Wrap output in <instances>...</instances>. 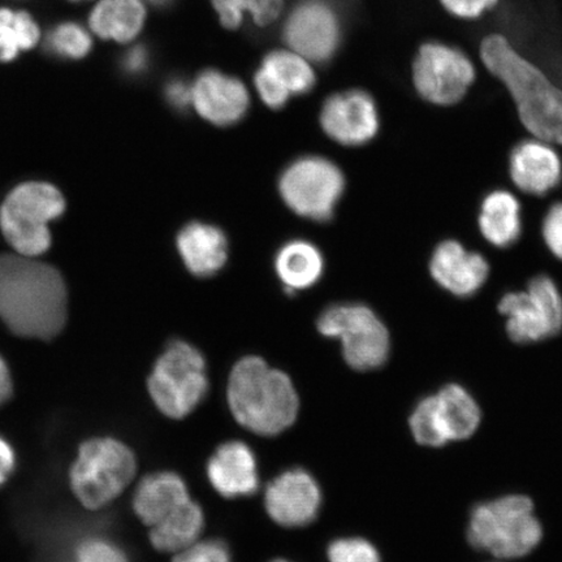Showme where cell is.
Instances as JSON below:
<instances>
[{"label":"cell","mask_w":562,"mask_h":562,"mask_svg":"<svg viewBox=\"0 0 562 562\" xmlns=\"http://www.w3.org/2000/svg\"><path fill=\"white\" fill-rule=\"evenodd\" d=\"M210 483L227 498L255 494L258 469L251 449L240 441H229L216 449L207 465Z\"/></svg>","instance_id":"cell-20"},{"label":"cell","mask_w":562,"mask_h":562,"mask_svg":"<svg viewBox=\"0 0 562 562\" xmlns=\"http://www.w3.org/2000/svg\"><path fill=\"white\" fill-rule=\"evenodd\" d=\"M482 240L495 250H508L524 236L522 201L505 187L491 189L480 202L476 214Z\"/></svg>","instance_id":"cell-19"},{"label":"cell","mask_w":562,"mask_h":562,"mask_svg":"<svg viewBox=\"0 0 562 562\" xmlns=\"http://www.w3.org/2000/svg\"><path fill=\"white\" fill-rule=\"evenodd\" d=\"M329 562H382L376 548L360 538L339 539L328 548Z\"/></svg>","instance_id":"cell-30"},{"label":"cell","mask_w":562,"mask_h":562,"mask_svg":"<svg viewBox=\"0 0 562 562\" xmlns=\"http://www.w3.org/2000/svg\"><path fill=\"white\" fill-rule=\"evenodd\" d=\"M203 525L205 517L200 505L189 498L164 521L150 527V540L160 552H180L196 542Z\"/></svg>","instance_id":"cell-25"},{"label":"cell","mask_w":562,"mask_h":562,"mask_svg":"<svg viewBox=\"0 0 562 562\" xmlns=\"http://www.w3.org/2000/svg\"><path fill=\"white\" fill-rule=\"evenodd\" d=\"M145 2L158 7V9H166V7L171 5L175 0H145Z\"/></svg>","instance_id":"cell-40"},{"label":"cell","mask_w":562,"mask_h":562,"mask_svg":"<svg viewBox=\"0 0 562 562\" xmlns=\"http://www.w3.org/2000/svg\"><path fill=\"white\" fill-rule=\"evenodd\" d=\"M187 484L178 474L164 472L144 477L138 484L133 508L145 525L153 527L189 501Z\"/></svg>","instance_id":"cell-23"},{"label":"cell","mask_w":562,"mask_h":562,"mask_svg":"<svg viewBox=\"0 0 562 562\" xmlns=\"http://www.w3.org/2000/svg\"><path fill=\"white\" fill-rule=\"evenodd\" d=\"M178 250L187 269L199 278L220 272L228 259V240L221 228L211 224H187L178 235Z\"/></svg>","instance_id":"cell-21"},{"label":"cell","mask_w":562,"mask_h":562,"mask_svg":"<svg viewBox=\"0 0 562 562\" xmlns=\"http://www.w3.org/2000/svg\"><path fill=\"white\" fill-rule=\"evenodd\" d=\"M41 41V30L31 13L0 7V63L16 60Z\"/></svg>","instance_id":"cell-27"},{"label":"cell","mask_w":562,"mask_h":562,"mask_svg":"<svg viewBox=\"0 0 562 562\" xmlns=\"http://www.w3.org/2000/svg\"><path fill=\"white\" fill-rule=\"evenodd\" d=\"M508 178L518 193L544 200L562 184V157L558 146L537 137H524L512 146Z\"/></svg>","instance_id":"cell-15"},{"label":"cell","mask_w":562,"mask_h":562,"mask_svg":"<svg viewBox=\"0 0 562 562\" xmlns=\"http://www.w3.org/2000/svg\"><path fill=\"white\" fill-rule=\"evenodd\" d=\"M496 308L513 342L538 344L562 333V291L550 273L539 272L521 290L504 292Z\"/></svg>","instance_id":"cell-6"},{"label":"cell","mask_w":562,"mask_h":562,"mask_svg":"<svg viewBox=\"0 0 562 562\" xmlns=\"http://www.w3.org/2000/svg\"><path fill=\"white\" fill-rule=\"evenodd\" d=\"M153 402L165 416H189L209 390L205 358L186 341H173L158 358L149 378Z\"/></svg>","instance_id":"cell-8"},{"label":"cell","mask_w":562,"mask_h":562,"mask_svg":"<svg viewBox=\"0 0 562 562\" xmlns=\"http://www.w3.org/2000/svg\"><path fill=\"white\" fill-rule=\"evenodd\" d=\"M468 537L477 551L513 560L536 550L542 542L543 529L529 497L508 495L474 508Z\"/></svg>","instance_id":"cell-4"},{"label":"cell","mask_w":562,"mask_h":562,"mask_svg":"<svg viewBox=\"0 0 562 562\" xmlns=\"http://www.w3.org/2000/svg\"><path fill=\"white\" fill-rule=\"evenodd\" d=\"M445 10L457 19L476 20L494 10L498 0H440Z\"/></svg>","instance_id":"cell-35"},{"label":"cell","mask_w":562,"mask_h":562,"mask_svg":"<svg viewBox=\"0 0 562 562\" xmlns=\"http://www.w3.org/2000/svg\"><path fill=\"white\" fill-rule=\"evenodd\" d=\"M272 562H290V561H285V560H276V561H272Z\"/></svg>","instance_id":"cell-41"},{"label":"cell","mask_w":562,"mask_h":562,"mask_svg":"<svg viewBox=\"0 0 562 562\" xmlns=\"http://www.w3.org/2000/svg\"><path fill=\"white\" fill-rule=\"evenodd\" d=\"M66 210L65 196L52 184L24 182L13 189L0 209V228L20 256L37 257L52 246L48 223Z\"/></svg>","instance_id":"cell-5"},{"label":"cell","mask_w":562,"mask_h":562,"mask_svg":"<svg viewBox=\"0 0 562 562\" xmlns=\"http://www.w3.org/2000/svg\"><path fill=\"white\" fill-rule=\"evenodd\" d=\"M67 290L58 270L24 256H0V319L13 334L53 339L65 327Z\"/></svg>","instance_id":"cell-1"},{"label":"cell","mask_w":562,"mask_h":562,"mask_svg":"<svg viewBox=\"0 0 562 562\" xmlns=\"http://www.w3.org/2000/svg\"><path fill=\"white\" fill-rule=\"evenodd\" d=\"M285 0H211L221 24L228 31H237L250 16L259 27L269 26L281 15Z\"/></svg>","instance_id":"cell-28"},{"label":"cell","mask_w":562,"mask_h":562,"mask_svg":"<svg viewBox=\"0 0 562 562\" xmlns=\"http://www.w3.org/2000/svg\"><path fill=\"white\" fill-rule=\"evenodd\" d=\"M121 63L126 75H144L150 66V52L145 46H132L123 55Z\"/></svg>","instance_id":"cell-37"},{"label":"cell","mask_w":562,"mask_h":562,"mask_svg":"<svg viewBox=\"0 0 562 562\" xmlns=\"http://www.w3.org/2000/svg\"><path fill=\"white\" fill-rule=\"evenodd\" d=\"M165 95L175 110L187 111L192 108V83L181 77H175L166 83Z\"/></svg>","instance_id":"cell-36"},{"label":"cell","mask_w":562,"mask_h":562,"mask_svg":"<svg viewBox=\"0 0 562 562\" xmlns=\"http://www.w3.org/2000/svg\"><path fill=\"white\" fill-rule=\"evenodd\" d=\"M267 72L283 87L291 97L311 93L316 83L312 61L291 48H279L267 54L261 63Z\"/></svg>","instance_id":"cell-26"},{"label":"cell","mask_w":562,"mask_h":562,"mask_svg":"<svg viewBox=\"0 0 562 562\" xmlns=\"http://www.w3.org/2000/svg\"><path fill=\"white\" fill-rule=\"evenodd\" d=\"M428 272L442 292L454 299L469 300L486 286L491 263L484 252L449 237L435 245Z\"/></svg>","instance_id":"cell-14"},{"label":"cell","mask_w":562,"mask_h":562,"mask_svg":"<svg viewBox=\"0 0 562 562\" xmlns=\"http://www.w3.org/2000/svg\"><path fill=\"white\" fill-rule=\"evenodd\" d=\"M173 562H231V553L221 540H206L178 552Z\"/></svg>","instance_id":"cell-32"},{"label":"cell","mask_w":562,"mask_h":562,"mask_svg":"<svg viewBox=\"0 0 562 562\" xmlns=\"http://www.w3.org/2000/svg\"><path fill=\"white\" fill-rule=\"evenodd\" d=\"M322 130L342 146H362L378 135L379 112L367 91L351 89L329 95L322 105Z\"/></svg>","instance_id":"cell-16"},{"label":"cell","mask_w":562,"mask_h":562,"mask_svg":"<svg viewBox=\"0 0 562 562\" xmlns=\"http://www.w3.org/2000/svg\"><path fill=\"white\" fill-rule=\"evenodd\" d=\"M481 409L459 384H449L437 395L420 400L411 416V430L420 446L439 448L473 437L481 425Z\"/></svg>","instance_id":"cell-12"},{"label":"cell","mask_w":562,"mask_h":562,"mask_svg":"<svg viewBox=\"0 0 562 562\" xmlns=\"http://www.w3.org/2000/svg\"><path fill=\"white\" fill-rule=\"evenodd\" d=\"M70 2H81V0H70Z\"/></svg>","instance_id":"cell-42"},{"label":"cell","mask_w":562,"mask_h":562,"mask_svg":"<svg viewBox=\"0 0 562 562\" xmlns=\"http://www.w3.org/2000/svg\"><path fill=\"white\" fill-rule=\"evenodd\" d=\"M266 509L273 521L285 527H301L314 521L321 509L318 483L302 469L288 470L267 487Z\"/></svg>","instance_id":"cell-18"},{"label":"cell","mask_w":562,"mask_h":562,"mask_svg":"<svg viewBox=\"0 0 562 562\" xmlns=\"http://www.w3.org/2000/svg\"><path fill=\"white\" fill-rule=\"evenodd\" d=\"M74 562H130L121 548L104 539H89L77 548Z\"/></svg>","instance_id":"cell-33"},{"label":"cell","mask_w":562,"mask_h":562,"mask_svg":"<svg viewBox=\"0 0 562 562\" xmlns=\"http://www.w3.org/2000/svg\"><path fill=\"white\" fill-rule=\"evenodd\" d=\"M288 48L312 63L334 58L341 44V23L325 0H304L288 16L283 27Z\"/></svg>","instance_id":"cell-13"},{"label":"cell","mask_w":562,"mask_h":562,"mask_svg":"<svg viewBox=\"0 0 562 562\" xmlns=\"http://www.w3.org/2000/svg\"><path fill=\"white\" fill-rule=\"evenodd\" d=\"M346 191L339 167L323 157H302L285 168L279 192L285 205L301 217L327 222Z\"/></svg>","instance_id":"cell-10"},{"label":"cell","mask_w":562,"mask_h":562,"mask_svg":"<svg viewBox=\"0 0 562 562\" xmlns=\"http://www.w3.org/2000/svg\"><path fill=\"white\" fill-rule=\"evenodd\" d=\"M319 333L336 337L350 368L369 371L383 367L389 360V329L370 307L362 304H339L326 308L319 316Z\"/></svg>","instance_id":"cell-9"},{"label":"cell","mask_w":562,"mask_h":562,"mask_svg":"<svg viewBox=\"0 0 562 562\" xmlns=\"http://www.w3.org/2000/svg\"><path fill=\"white\" fill-rule=\"evenodd\" d=\"M540 238L547 251L562 263V201H554L544 210L540 221Z\"/></svg>","instance_id":"cell-31"},{"label":"cell","mask_w":562,"mask_h":562,"mask_svg":"<svg viewBox=\"0 0 562 562\" xmlns=\"http://www.w3.org/2000/svg\"><path fill=\"white\" fill-rule=\"evenodd\" d=\"M192 108L216 126L240 123L250 108L249 90L236 76L206 69L192 82Z\"/></svg>","instance_id":"cell-17"},{"label":"cell","mask_w":562,"mask_h":562,"mask_svg":"<svg viewBox=\"0 0 562 562\" xmlns=\"http://www.w3.org/2000/svg\"><path fill=\"white\" fill-rule=\"evenodd\" d=\"M255 87L267 108L280 110L290 101V93L261 66L255 75Z\"/></svg>","instance_id":"cell-34"},{"label":"cell","mask_w":562,"mask_h":562,"mask_svg":"<svg viewBox=\"0 0 562 562\" xmlns=\"http://www.w3.org/2000/svg\"><path fill=\"white\" fill-rule=\"evenodd\" d=\"M16 457L10 442L0 437V486L11 476L15 469Z\"/></svg>","instance_id":"cell-38"},{"label":"cell","mask_w":562,"mask_h":562,"mask_svg":"<svg viewBox=\"0 0 562 562\" xmlns=\"http://www.w3.org/2000/svg\"><path fill=\"white\" fill-rule=\"evenodd\" d=\"M145 0H100L89 15V31L98 38L128 45L146 25Z\"/></svg>","instance_id":"cell-22"},{"label":"cell","mask_w":562,"mask_h":562,"mask_svg":"<svg viewBox=\"0 0 562 562\" xmlns=\"http://www.w3.org/2000/svg\"><path fill=\"white\" fill-rule=\"evenodd\" d=\"M12 395V379L9 368L3 358L0 357V406L9 402Z\"/></svg>","instance_id":"cell-39"},{"label":"cell","mask_w":562,"mask_h":562,"mask_svg":"<svg viewBox=\"0 0 562 562\" xmlns=\"http://www.w3.org/2000/svg\"><path fill=\"white\" fill-rule=\"evenodd\" d=\"M135 454L123 442L91 439L80 447L70 469V486L83 507L100 509L122 494L135 477Z\"/></svg>","instance_id":"cell-7"},{"label":"cell","mask_w":562,"mask_h":562,"mask_svg":"<svg viewBox=\"0 0 562 562\" xmlns=\"http://www.w3.org/2000/svg\"><path fill=\"white\" fill-rule=\"evenodd\" d=\"M228 404L238 424L263 437H276L291 427L300 405L291 379L255 356L243 358L232 369Z\"/></svg>","instance_id":"cell-3"},{"label":"cell","mask_w":562,"mask_h":562,"mask_svg":"<svg viewBox=\"0 0 562 562\" xmlns=\"http://www.w3.org/2000/svg\"><path fill=\"white\" fill-rule=\"evenodd\" d=\"M48 53L65 60H81L91 53L93 38L91 32L80 24L67 21L53 27L47 34Z\"/></svg>","instance_id":"cell-29"},{"label":"cell","mask_w":562,"mask_h":562,"mask_svg":"<svg viewBox=\"0 0 562 562\" xmlns=\"http://www.w3.org/2000/svg\"><path fill=\"white\" fill-rule=\"evenodd\" d=\"M481 58L507 89L524 131L562 147V89L502 34L482 41Z\"/></svg>","instance_id":"cell-2"},{"label":"cell","mask_w":562,"mask_h":562,"mask_svg":"<svg viewBox=\"0 0 562 562\" xmlns=\"http://www.w3.org/2000/svg\"><path fill=\"white\" fill-rule=\"evenodd\" d=\"M325 261L315 245L294 240L281 246L276 257V271L288 292L307 290L323 276Z\"/></svg>","instance_id":"cell-24"},{"label":"cell","mask_w":562,"mask_h":562,"mask_svg":"<svg viewBox=\"0 0 562 562\" xmlns=\"http://www.w3.org/2000/svg\"><path fill=\"white\" fill-rule=\"evenodd\" d=\"M412 79L422 100L438 108H453L474 86L476 69L459 47L426 42L413 61Z\"/></svg>","instance_id":"cell-11"}]
</instances>
